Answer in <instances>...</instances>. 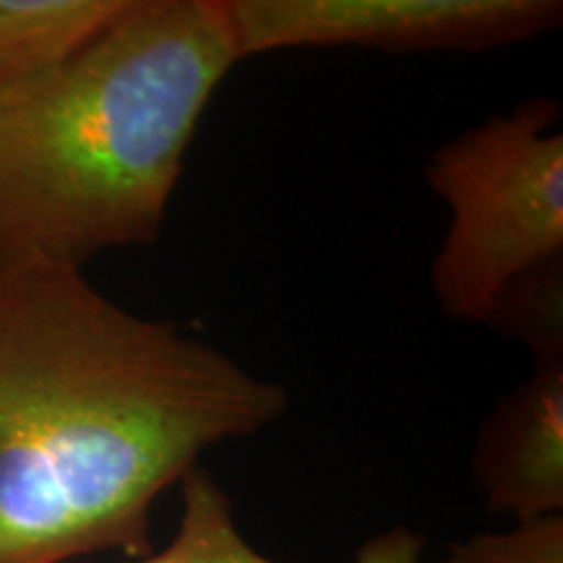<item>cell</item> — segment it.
I'll list each match as a JSON object with an SVG mask.
<instances>
[{"label":"cell","mask_w":563,"mask_h":563,"mask_svg":"<svg viewBox=\"0 0 563 563\" xmlns=\"http://www.w3.org/2000/svg\"><path fill=\"white\" fill-rule=\"evenodd\" d=\"M473 477L488 511L514 522L563 514V357L538 361L488 415Z\"/></svg>","instance_id":"5b68a950"},{"label":"cell","mask_w":563,"mask_h":563,"mask_svg":"<svg viewBox=\"0 0 563 563\" xmlns=\"http://www.w3.org/2000/svg\"><path fill=\"white\" fill-rule=\"evenodd\" d=\"M258 378L84 269L0 264V563L152 553V506L209 446L285 415Z\"/></svg>","instance_id":"6da1fadb"},{"label":"cell","mask_w":563,"mask_h":563,"mask_svg":"<svg viewBox=\"0 0 563 563\" xmlns=\"http://www.w3.org/2000/svg\"><path fill=\"white\" fill-rule=\"evenodd\" d=\"M446 563H563V514L462 540Z\"/></svg>","instance_id":"ba28073f"},{"label":"cell","mask_w":563,"mask_h":563,"mask_svg":"<svg viewBox=\"0 0 563 563\" xmlns=\"http://www.w3.org/2000/svg\"><path fill=\"white\" fill-rule=\"evenodd\" d=\"M561 108L534 97L431 154L426 180L452 211L431 282L441 311L488 323L511 287L563 266Z\"/></svg>","instance_id":"3957f363"},{"label":"cell","mask_w":563,"mask_h":563,"mask_svg":"<svg viewBox=\"0 0 563 563\" xmlns=\"http://www.w3.org/2000/svg\"><path fill=\"white\" fill-rule=\"evenodd\" d=\"M183 511L178 530L162 551L125 563H285L249 543L235 522L228 490L196 464L180 481ZM422 538L412 530H389L373 538L350 563H418Z\"/></svg>","instance_id":"8992f818"},{"label":"cell","mask_w":563,"mask_h":563,"mask_svg":"<svg viewBox=\"0 0 563 563\" xmlns=\"http://www.w3.org/2000/svg\"><path fill=\"white\" fill-rule=\"evenodd\" d=\"M241 60L292 47L485 53L563 21L559 0H224Z\"/></svg>","instance_id":"277c9868"},{"label":"cell","mask_w":563,"mask_h":563,"mask_svg":"<svg viewBox=\"0 0 563 563\" xmlns=\"http://www.w3.org/2000/svg\"><path fill=\"white\" fill-rule=\"evenodd\" d=\"M238 60L224 0H131L66 66L0 91V264L84 269L157 241L196 125Z\"/></svg>","instance_id":"7a4b0ae2"},{"label":"cell","mask_w":563,"mask_h":563,"mask_svg":"<svg viewBox=\"0 0 563 563\" xmlns=\"http://www.w3.org/2000/svg\"><path fill=\"white\" fill-rule=\"evenodd\" d=\"M129 5L131 0H0V91L66 66Z\"/></svg>","instance_id":"52a82bcc"}]
</instances>
